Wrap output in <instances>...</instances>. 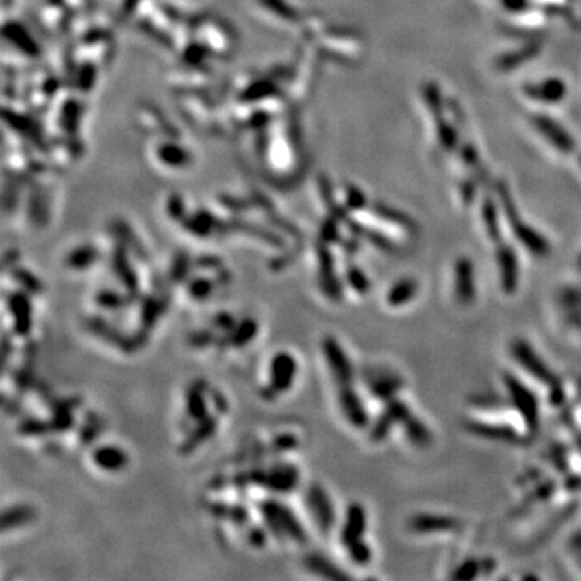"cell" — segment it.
Wrapping results in <instances>:
<instances>
[{"instance_id":"64","label":"cell","mask_w":581,"mask_h":581,"mask_svg":"<svg viewBox=\"0 0 581 581\" xmlns=\"http://www.w3.org/2000/svg\"><path fill=\"white\" fill-rule=\"evenodd\" d=\"M580 269H581V257H580Z\"/></svg>"},{"instance_id":"52","label":"cell","mask_w":581,"mask_h":581,"mask_svg":"<svg viewBox=\"0 0 581 581\" xmlns=\"http://www.w3.org/2000/svg\"><path fill=\"white\" fill-rule=\"evenodd\" d=\"M247 539L250 546H254V548H265L266 544V533L264 528L260 527H250L249 532H247Z\"/></svg>"},{"instance_id":"60","label":"cell","mask_w":581,"mask_h":581,"mask_svg":"<svg viewBox=\"0 0 581 581\" xmlns=\"http://www.w3.org/2000/svg\"><path fill=\"white\" fill-rule=\"evenodd\" d=\"M260 396L265 399V401H273V399H275L276 396H278V392L273 389L271 386H266V387H264V389L260 391Z\"/></svg>"},{"instance_id":"25","label":"cell","mask_w":581,"mask_h":581,"mask_svg":"<svg viewBox=\"0 0 581 581\" xmlns=\"http://www.w3.org/2000/svg\"><path fill=\"white\" fill-rule=\"evenodd\" d=\"M257 333H259V323L255 322L252 317H244L236 323V327L233 328L230 333H225V334L231 347L241 349V347H246L252 343V341L257 338Z\"/></svg>"},{"instance_id":"19","label":"cell","mask_w":581,"mask_h":581,"mask_svg":"<svg viewBox=\"0 0 581 581\" xmlns=\"http://www.w3.org/2000/svg\"><path fill=\"white\" fill-rule=\"evenodd\" d=\"M216 430H218V421H216V417H212V415H207L205 418L196 421V426H192V428L187 431L186 440L180 446V454H192L197 447H201L204 442H207L210 438L215 435Z\"/></svg>"},{"instance_id":"20","label":"cell","mask_w":581,"mask_h":581,"mask_svg":"<svg viewBox=\"0 0 581 581\" xmlns=\"http://www.w3.org/2000/svg\"><path fill=\"white\" fill-rule=\"evenodd\" d=\"M209 383L205 380L192 381L186 392V413L187 418L199 421L207 417V394Z\"/></svg>"},{"instance_id":"61","label":"cell","mask_w":581,"mask_h":581,"mask_svg":"<svg viewBox=\"0 0 581 581\" xmlns=\"http://www.w3.org/2000/svg\"><path fill=\"white\" fill-rule=\"evenodd\" d=\"M225 484H226L225 476H215L213 481L210 483V488H212V489H218V488H223Z\"/></svg>"},{"instance_id":"45","label":"cell","mask_w":581,"mask_h":581,"mask_svg":"<svg viewBox=\"0 0 581 581\" xmlns=\"http://www.w3.org/2000/svg\"><path fill=\"white\" fill-rule=\"evenodd\" d=\"M347 551H349L351 559L358 563V565H367V563L372 561V549L368 548V544L363 543V539L351 544Z\"/></svg>"},{"instance_id":"56","label":"cell","mask_w":581,"mask_h":581,"mask_svg":"<svg viewBox=\"0 0 581 581\" xmlns=\"http://www.w3.org/2000/svg\"><path fill=\"white\" fill-rule=\"evenodd\" d=\"M2 406L4 410L7 412L8 415H18L21 412V406L18 401H11L7 396H4V401H2Z\"/></svg>"},{"instance_id":"55","label":"cell","mask_w":581,"mask_h":581,"mask_svg":"<svg viewBox=\"0 0 581 581\" xmlns=\"http://www.w3.org/2000/svg\"><path fill=\"white\" fill-rule=\"evenodd\" d=\"M13 339H11V336L8 331H4L2 336V363H4V370H7L8 365V360H10V356L13 354Z\"/></svg>"},{"instance_id":"48","label":"cell","mask_w":581,"mask_h":581,"mask_svg":"<svg viewBox=\"0 0 581 581\" xmlns=\"http://www.w3.org/2000/svg\"><path fill=\"white\" fill-rule=\"evenodd\" d=\"M13 380H15V385L18 386V389H21V391H30L31 387L36 385V380H34L33 370H31V367H28V365H25L20 370H15Z\"/></svg>"},{"instance_id":"39","label":"cell","mask_w":581,"mask_h":581,"mask_svg":"<svg viewBox=\"0 0 581 581\" xmlns=\"http://www.w3.org/2000/svg\"><path fill=\"white\" fill-rule=\"evenodd\" d=\"M480 575H483L481 561L466 559L455 567V570L451 573V578L455 581H470L478 578Z\"/></svg>"},{"instance_id":"34","label":"cell","mask_w":581,"mask_h":581,"mask_svg":"<svg viewBox=\"0 0 581 581\" xmlns=\"http://www.w3.org/2000/svg\"><path fill=\"white\" fill-rule=\"evenodd\" d=\"M10 275L16 283L20 284L21 289L26 290V293L36 295V294H41L44 290L42 281L39 280V278L30 270L21 269V266H13V269L10 270Z\"/></svg>"},{"instance_id":"62","label":"cell","mask_w":581,"mask_h":581,"mask_svg":"<svg viewBox=\"0 0 581 581\" xmlns=\"http://www.w3.org/2000/svg\"><path fill=\"white\" fill-rule=\"evenodd\" d=\"M577 442H578V447L581 449V435H577Z\"/></svg>"},{"instance_id":"9","label":"cell","mask_w":581,"mask_h":581,"mask_svg":"<svg viewBox=\"0 0 581 581\" xmlns=\"http://www.w3.org/2000/svg\"><path fill=\"white\" fill-rule=\"evenodd\" d=\"M295 373H298V362L294 356L289 352H278L270 363V386L278 394L286 392L294 383Z\"/></svg>"},{"instance_id":"33","label":"cell","mask_w":581,"mask_h":581,"mask_svg":"<svg viewBox=\"0 0 581 581\" xmlns=\"http://www.w3.org/2000/svg\"><path fill=\"white\" fill-rule=\"evenodd\" d=\"M97 259H99V252L95 247L83 246L70 252L66 257V265L73 270H86L95 264Z\"/></svg>"},{"instance_id":"8","label":"cell","mask_w":581,"mask_h":581,"mask_svg":"<svg viewBox=\"0 0 581 581\" xmlns=\"http://www.w3.org/2000/svg\"><path fill=\"white\" fill-rule=\"evenodd\" d=\"M466 431L471 435L484 438L489 441H499L510 444V446H525L529 442L528 436H523L520 431L512 428L510 425H500V423H488V421L480 420H469L465 423Z\"/></svg>"},{"instance_id":"26","label":"cell","mask_w":581,"mask_h":581,"mask_svg":"<svg viewBox=\"0 0 581 581\" xmlns=\"http://www.w3.org/2000/svg\"><path fill=\"white\" fill-rule=\"evenodd\" d=\"M205 509L212 517L218 520H226L235 523L237 527L247 525L249 523V510L244 505H228L225 503H207Z\"/></svg>"},{"instance_id":"27","label":"cell","mask_w":581,"mask_h":581,"mask_svg":"<svg viewBox=\"0 0 581 581\" xmlns=\"http://www.w3.org/2000/svg\"><path fill=\"white\" fill-rule=\"evenodd\" d=\"M257 507L262 517H264L266 528H269V532L273 536L280 541L286 538V533H284L281 525V503H278L276 499H264L262 503H259Z\"/></svg>"},{"instance_id":"22","label":"cell","mask_w":581,"mask_h":581,"mask_svg":"<svg viewBox=\"0 0 581 581\" xmlns=\"http://www.w3.org/2000/svg\"><path fill=\"white\" fill-rule=\"evenodd\" d=\"M93 460L100 470L105 471H122L128 465L127 452L122 447L112 446V444L95 447L93 452Z\"/></svg>"},{"instance_id":"58","label":"cell","mask_w":581,"mask_h":581,"mask_svg":"<svg viewBox=\"0 0 581 581\" xmlns=\"http://www.w3.org/2000/svg\"><path fill=\"white\" fill-rule=\"evenodd\" d=\"M565 488L568 491H581V475H572L565 480Z\"/></svg>"},{"instance_id":"2","label":"cell","mask_w":581,"mask_h":581,"mask_svg":"<svg viewBox=\"0 0 581 581\" xmlns=\"http://www.w3.org/2000/svg\"><path fill=\"white\" fill-rule=\"evenodd\" d=\"M512 357L515 358L525 372H528L534 380H538L539 383L548 385L549 387L554 386L556 383H559V378L552 373V370L546 365L532 346H529L527 341L523 339H515L510 346Z\"/></svg>"},{"instance_id":"1","label":"cell","mask_w":581,"mask_h":581,"mask_svg":"<svg viewBox=\"0 0 581 581\" xmlns=\"http://www.w3.org/2000/svg\"><path fill=\"white\" fill-rule=\"evenodd\" d=\"M503 381L507 387V392H509L512 406L522 415L529 435H536L539 430V404L536 396L512 373H505Z\"/></svg>"},{"instance_id":"30","label":"cell","mask_w":581,"mask_h":581,"mask_svg":"<svg viewBox=\"0 0 581 581\" xmlns=\"http://www.w3.org/2000/svg\"><path fill=\"white\" fill-rule=\"evenodd\" d=\"M401 425H402L404 431H406L410 442H413L415 446L426 447L433 442V435L428 430V426H426L423 421L418 420L417 417H413L412 413H410Z\"/></svg>"},{"instance_id":"31","label":"cell","mask_w":581,"mask_h":581,"mask_svg":"<svg viewBox=\"0 0 581 581\" xmlns=\"http://www.w3.org/2000/svg\"><path fill=\"white\" fill-rule=\"evenodd\" d=\"M281 525L286 536L294 541L298 544H305L307 543V533L302 523L299 522V518L295 517L293 510L289 509L288 505L281 504Z\"/></svg>"},{"instance_id":"5","label":"cell","mask_w":581,"mask_h":581,"mask_svg":"<svg viewBox=\"0 0 581 581\" xmlns=\"http://www.w3.org/2000/svg\"><path fill=\"white\" fill-rule=\"evenodd\" d=\"M86 327L93 334H95L97 338L105 341L107 344H110L117 349L127 352V354H133V352L139 351V346L136 343L134 334H127L122 331V328L115 327V324L110 323L104 317H89L86 320Z\"/></svg>"},{"instance_id":"11","label":"cell","mask_w":581,"mask_h":581,"mask_svg":"<svg viewBox=\"0 0 581 581\" xmlns=\"http://www.w3.org/2000/svg\"><path fill=\"white\" fill-rule=\"evenodd\" d=\"M339 407L343 410L346 420L357 430L368 426V412L363 406L362 399L352 389V386H341L338 391Z\"/></svg>"},{"instance_id":"16","label":"cell","mask_w":581,"mask_h":581,"mask_svg":"<svg viewBox=\"0 0 581 581\" xmlns=\"http://www.w3.org/2000/svg\"><path fill=\"white\" fill-rule=\"evenodd\" d=\"M474 264L469 259H460L455 264V298L462 305H469L476 298Z\"/></svg>"},{"instance_id":"38","label":"cell","mask_w":581,"mask_h":581,"mask_svg":"<svg viewBox=\"0 0 581 581\" xmlns=\"http://www.w3.org/2000/svg\"><path fill=\"white\" fill-rule=\"evenodd\" d=\"M189 270H191V260H189V255L184 250H181L175 255L173 259V264H172V269H170V281L173 284H180V283H184L187 280V275H189Z\"/></svg>"},{"instance_id":"35","label":"cell","mask_w":581,"mask_h":581,"mask_svg":"<svg viewBox=\"0 0 581 581\" xmlns=\"http://www.w3.org/2000/svg\"><path fill=\"white\" fill-rule=\"evenodd\" d=\"M216 281L207 276H197L187 283V294L192 300H207L213 294Z\"/></svg>"},{"instance_id":"51","label":"cell","mask_w":581,"mask_h":581,"mask_svg":"<svg viewBox=\"0 0 581 581\" xmlns=\"http://www.w3.org/2000/svg\"><path fill=\"white\" fill-rule=\"evenodd\" d=\"M221 266H223V262L220 257H215V255H201L196 260V269L199 270H215L218 271Z\"/></svg>"},{"instance_id":"37","label":"cell","mask_w":581,"mask_h":581,"mask_svg":"<svg viewBox=\"0 0 581 581\" xmlns=\"http://www.w3.org/2000/svg\"><path fill=\"white\" fill-rule=\"evenodd\" d=\"M104 431V421L102 418L97 417L94 413L86 415V423L81 430H79V441H81L83 446H89L90 442H94L97 440V436Z\"/></svg>"},{"instance_id":"18","label":"cell","mask_w":581,"mask_h":581,"mask_svg":"<svg viewBox=\"0 0 581 581\" xmlns=\"http://www.w3.org/2000/svg\"><path fill=\"white\" fill-rule=\"evenodd\" d=\"M112 266H113V271H115V275L119 280V283L123 284L124 289H127V293L134 294V295H141L138 273H136V270L133 269V265H131V262L128 259V254H127V249H124L123 246H117L115 249H113Z\"/></svg>"},{"instance_id":"24","label":"cell","mask_w":581,"mask_h":581,"mask_svg":"<svg viewBox=\"0 0 581 581\" xmlns=\"http://www.w3.org/2000/svg\"><path fill=\"white\" fill-rule=\"evenodd\" d=\"M36 518L37 512L34 507L26 504L13 505L4 510L2 518H0V528H2V532H8V529L30 525Z\"/></svg>"},{"instance_id":"59","label":"cell","mask_w":581,"mask_h":581,"mask_svg":"<svg viewBox=\"0 0 581 581\" xmlns=\"http://www.w3.org/2000/svg\"><path fill=\"white\" fill-rule=\"evenodd\" d=\"M481 567H483V575H491L494 572L495 562L493 559H481Z\"/></svg>"},{"instance_id":"49","label":"cell","mask_w":581,"mask_h":581,"mask_svg":"<svg viewBox=\"0 0 581 581\" xmlns=\"http://www.w3.org/2000/svg\"><path fill=\"white\" fill-rule=\"evenodd\" d=\"M212 328L218 329L221 333H230L233 328L236 327V318L233 317V313L230 312H218L215 313L213 318H212Z\"/></svg>"},{"instance_id":"7","label":"cell","mask_w":581,"mask_h":581,"mask_svg":"<svg viewBox=\"0 0 581 581\" xmlns=\"http://www.w3.org/2000/svg\"><path fill=\"white\" fill-rule=\"evenodd\" d=\"M318 257V284L322 293L331 302H341L344 298V286L339 276L336 275L334 259L324 246L317 247Z\"/></svg>"},{"instance_id":"3","label":"cell","mask_w":581,"mask_h":581,"mask_svg":"<svg viewBox=\"0 0 581 581\" xmlns=\"http://www.w3.org/2000/svg\"><path fill=\"white\" fill-rule=\"evenodd\" d=\"M305 505L309 512H312L313 520H315L317 527L320 528V532L328 534L331 532V528L334 525L336 520V512L331 503V498H329L327 489H324L322 484L313 483L307 488L305 491Z\"/></svg>"},{"instance_id":"36","label":"cell","mask_w":581,"mask_h":581,"mask_svg":"<svg viewBox=\"0 0 581 581\" xmlns=\"http://www.w3.org/2000/svg\"><path fill=\"white\" fill-rule=\"evenodd\" d=\"M396 423H397V421H396L394 417H392L389 410L385 409L383 412H381L380 417L375 420L372 428H370V440H372L373 442L385 441L386 438L389 436L392 426H394Z\"/></svg>"},{"instance_id":"23","label":"cell","mask_w":581,"mask_h":581,"mask_svg":"<svg viewBox=\"0 0 581 581\" xmlns=\"http://www.w3.org/2000/svg\"><path fill=\"white\" fill-rule=\"evenodd\" d=\"M304 567L313 575H318V577L333 580V581H347L351 580L349 575L341 570L338 565L327 559V557L322 554H309L304 559Z\"/></svg>"},{"instance_id":"40","label":"cell","mask_w":581,"mask_h":581,"mask_svg":"<svg viewBox=\"0 0 581 581\" xmlns=\"http://www.w3.org/2000/svg\"><path fill=\"white\" fill-rule=\"evenodd\" d=\"M52 431L50 421H45L41 418H25L18 425V433L21 436H45L47 433Z\"/></svg>"},{"instance_id":"43","label":"cell","mask_w":581,"mask_h":581,"mask_svg":"<svg viewBox=\"0 0 581 581\" xmlns=\"http://www.w3.org/2000/svg\"><path fill=\"white\" fill-rule=\"evenodd\" d=\"M50 426H52V433L70 431L75 426L73 410H55L52 418H50Z\"/></svg>"},{"instance_id":"28","label":"cell","mask_w":581,"mask_h":581,"mask_svg":"<svg viewBox=\"0 0 581 581\" xmlns=\"http://www.w3.org/2000/svg\"><path fill=\"white\" fill-rule=\"evenodd\" d=\"M141 299V295L134 294H122L115 289H100L99 293L95 294V304L104 310H122L127 309V307L133 305L134 302H138Z\"/></svg>"},{"instance_id":"54","label":"cell","mask_w":581,"mask_h":581,"mask_svg":"<svg viewBox=\"0 0 581 581\" xmlns=\"http://www.w3.org/2000/svg\"><path fill=\"white\" fill-rule=\"evenodd\" d=\"M295 257H298V250H290V252H286V254H283V255H278L276 259H273V260L270 262V269H271L273 271H280V270L284 269V266H288V265L293 264Z\"/></svg>"},{"instance_id":"29","label":"cell","mask_w":581,"mask_h":581,"mask_svg":"<svg viewBox=\"0 0 581 581\" xmlns=\"http://www.w3.org/2000/svg\"><path fill=\"white\" fill-rule=\"evenodd\" d=\"M418 293V284L415 280L410 278H404L392 284L391 289L386 294V302L391 307H401L406 305L407 302L412 300Z\"/></svg>"},{"instance_id":"12","label":"cell","mask_w":581,"mask_h":581,"mask_svg":"<svg viewBox=\"0 0 581 581\" xmlns=\"http://www.w3.org/2000/svg\"><path fill=\"white\" fill-rule=\"evenodd\" d=\"M409 528L413 533L433 534V533H454L462 528V522L447 515L420 514L410 518Z\"/></svg>"},{"instance_id":"44","label":"cell","mask_w":581,"mask_h":581,"mask_svg":"<svg viewBox=\"0 0 581 581\" xmlns=\"http://www.w3.org/2000/svg\"><path fill=\"white\" fill-rule=\"evenodd\" d=\"M299 447V440L293 433H280L271 440V449L276 452H288Z\"/></svg>"},{"instance_id":"6","label":"cell","mask_w":581,"mask_h":581,"mask_svg":"<svg viewBox=\"0 0 581 581\" xmlns=\"http://www.w3.org/2000/svg\"><path fill=\"white\" fill-rule=\"evenodd\" d=\"M30 295L31 294L26 293L25 289H18L10 290L5 298L11 320H13L11 331L20 338H28L33 329V304Z\"/></svg>"},{"instance_id":"57","label":"cell","mask_w":581,"mask_h":581,"mask_svg":"<svg viewBox=\"0 0 581 581\" xmlns=\"http://www.w3.org/2000/svg\"><path fill=\"white\" fill-rule=\"evenodd\" d=\"M16 260H18V252H16V250H13V249L8 250V252L4 255V270L8 271V270L13 269Z\"/></svg>"},{"instance_id":"46","label":"cell","mask_w":581,"mask_h":581,"mask_svg":"<svg viewBox=\"0 0 581 581\" xmlns=\"http://www.w3.org/2000/svg\"><path fill=\"white\" fill-rule=\"evenodd\" d=\"M470 402L483 410H499L507 407V402L504 399L495 394H480L471 399Z\"/></svg>"},{"instance_id":"21","label":"cell","mask_w":581,"mask_h":581,"mask_svg":"<svg viewBox=\"0 0 581 581\" xmlns=\"http://www.w3.org/2000/svg\"><path fill=\"white\" fill-rule=\"evenodd\" d=\"M559 305L567 324L581 331V288L565 286L561 289Z\"/></svg>"},{"instance_id":"15","label":"cell","mask_w":581,"mask_h":581,"mask_svg":"<svg viewBox=\"0 0 581 581\" xmlns=\"http://www.w3.org/2000/svg\"><path fill=\"white\" fill-rule=\"evenodd\" d=\"M367 529V512L362 504L352 503L346 510V520L341 529V543L344 548L363 539Z\"/></svg>"},{"instance_id":"13","label":"cell","mask_w":581,"mask_h":581,"mask_svg":"<svg viewBox=\"0 0 581 581\" xmlns=\"http://www.w3.org/2000/svg\"><path fill=\"white\" fill-rule=\"evenodd\" d=\"M170 302H172V294H160V293H153V294H146L141 295L139 299V322L141 328L151 329L155 327L157 322L160 320V317L165 312L168 310Z\"/></svg>"},{"instance_id":"17","label":"cell","mask_w":581,"mask_h":581,"mask_svg":"<svg viewBox=\"0 0 581 581\" xmlns=\"http://www.w3.org/2000/svg\"><path fill=\"white\" fill-rule=\"evenodd\" d=\"M495 257H498L500 288L507 294H514L518 289V260L514 249L504 244L498 249Z\"/></svg>"},{"instance_id":"10","label":"cell","mask_w":581,"mask_h":581,"mask_svg":"<svg viewBox=\"0 0 581 581\" xmlns=\"http://www.w3.org/2000/svg\"><path fill=\"white\" fill-rule=\"evenodd\" d=\"M367 383L370 394L385 402L394 399L397 392L404 387L402 377L380 368H373L372 373L367 375Z\"/></svg>"},{"instance_id":"50","label":"cell","mask_w":581,"mask_h":581,"mask_svg":"<svg viewBox=\"0 0 581 581\" xmlns=\"http://www.w3.org/2000/svg\"><path fill=\"white\" fill-rule=\"evenodd\" d=\"M209 401L212 404V407L215 409L216 413L225 415L228 410H230V404H228V399L225 397L223 392L216 387H209Z\"/></svg>"},{"instance_id":"32","label":"cell","mask_w":581,"mask_h":581,"mask_svg":"<svg viewBox=\"0 0 581 581\" xmlns=\"http://www.w3.org/2000/svg\"><path fill=\"white\" fill-rule=\"evenodd\" d=\"M556 489H557V484L554 480H544L543 483H539L533 491H529L525 495V499L522 500V505L518 507L515 512L517 514L518 512H527L532 509V507L536 503H544V500H548L551 495L556 493Z\"/></svg>"},{"instance_id":"47","label":"cell","mask_w":581,"mask_h":581,"mask_svg":"<svg viewBox=\"0 0 581 581\" xmlns=\"http://www.w3.org/2000/svg\"><path fill=\"white\" fill-rule=\"evenodd\" d=\"M548 452H549V460L552 464H554L556 469L559 471H562V474H567V471H568V460H567L565 447H563L562 444H554V446H552Z\"/></svg>"},{"instance_id":"42","label":"cell","mask_w":581,"mask_h":581,"mask_svg":"<svg viewBox=\"0 0 581 581\" xmlns=\"http://www.w3.org/2000/svg\"><path fill=\"white\" fill-rule=\"evenodd\" d=\"M218 336L213 331V329H199V331H194L187 336V344H189L192 349H204L207 346H215Z\"/></svg>"},{"instance_id":"41","label":"cell","mask_w":581,"mask_h":581,"mask_svg":"<svg viewBox=\"0 0 581 581\" xmlns=\"http://www.w3.org/2000/svg\"><path fill=\"white\" fill-rule=\"evenodd\" d=\"M346 280L349 283V286L356 290L357 294H367L372 284H370L368 276L363 273L362 269H358L356 265L347 266L346 270Z\"/></svg>"},{"instance_id":"14","label":"cell","mask_w":581,"mask_h":581,"mask_svg":"<svg viewBox=\"0 0 581 581\" xmlns=\"http://www.w3.org/2000/svg\"><path fill=\"white\" fill-rule=\"evenodd\" d=\"M299 469H295L293 464L278 462L269 470L265 488L278 494H289L299 486Z\"/></svg>"},{"instance_id":"4","label":"cell","mask_w":581,"mask_h":581,"mask_svg":"<svg viewBox=\"0 0 581 581\" xmlns=\"http://www.w3.org/2000/svg\"><path fill=\"white\" fill-rule=\"evenodd\" d=\"M322 351L324 358H327L329 372H331L338 386H352L356 378L354 367H352L349 357L346 356V352L338 343V339H334L333 336H327V338L322 341Z\"/></svg>"},{"instance_id":"53","label":"cell","mask_w":581,"mask_h":581,"mask_svg":"<svg viewBox=\"0 0 581 581\" xmlns=\"http://www.w3.org/2000/svg\"><path fill=\"white\" fill-rule=\"evenodd\" d=\"M81 406V399L79 397H66V399H55L50 402V409L52 412L55 410H75Z\"/></svg>"},{"instance_id":"63","label":"cell","mask_w":581,"mask_h":581,"mask_svg":"<svg viewBox=\"0 0 581 581\" xmlns=\"http://www.w3.org/2000/svg\"><path fill=\"white\" fill-rule=\"evenodd\" d=\"M577 552H578V559H580V563H581V548H578Z\"/></svg>"}]
</instances>
